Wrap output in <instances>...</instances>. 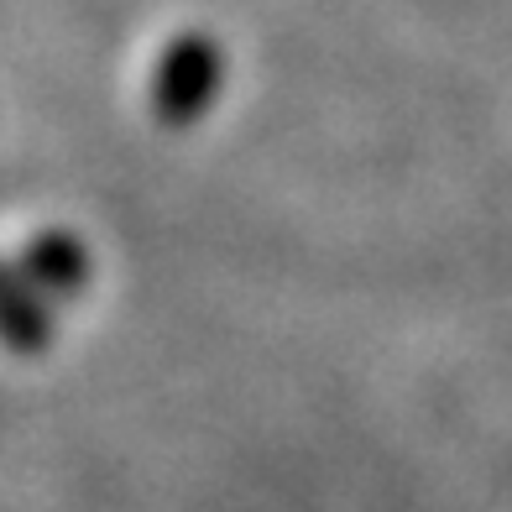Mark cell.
<instances>
[{
	"mask_svg": "<svg viewBox=\"0 0 512 512\" xmlns=\"http://www.w3.org/2000/svg\"><path fill=\"white\" fill-rule=\"evenodd\" d=\"M27 277L42 288H53V293H74L84 288V246L79 241H68V236H37V246L27 251Z\"/></svg>",
	"mask_w": 512,
	"mask_h": 512,
	"instance_id": "7a4b0ae2",
	"label": "cell"
},
{
	"mask_svg": "<svg viewBox=\"0 0 512 512\" xmlns=\"http://www.w3.org/2000/svg\"><path fill=\"white\" fill-rule=\"evenodd\" d=\"M225 79V63L220 48L199 32H183L168 42V53L157 58V74H152V115L162 126H189L209 110L215 89Z\"/></svg>",
	"mask_w": 512,
	"mask_h": 512,
	"instance_id": "6da1fadb",
	"label": "cell"
},
{
	"mask_svg": "<svg viewBox=\"0 0 512 512\" xmlns=\"http://www.w3.org/2000/svg\"><path fill=\"white\" fill-rule=\"evenodd\" d=\"M0 340L11 351H42V340H48V319L32 304V293L11 277H0Z\"/></svg>",
	"mask_w": 512,
	"mask_h": 512,
	"instance_id": "3957f363",
	"label": "cell"
}]
</instances>
